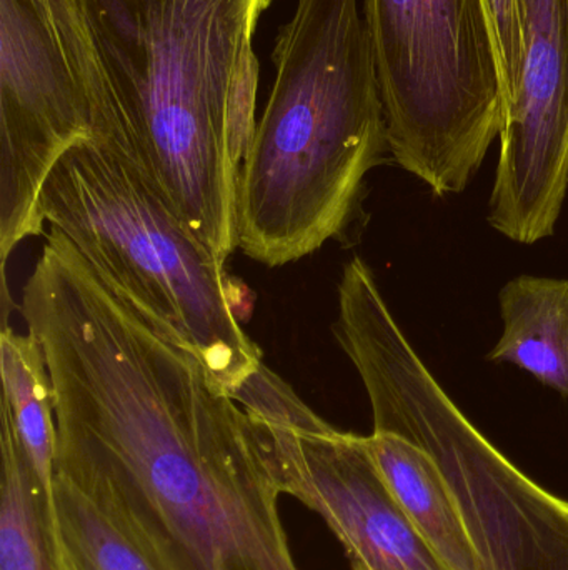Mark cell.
<instances>
[{"mask_svg": "<svg viewBox=\"0 0 568 570\" xmlns=\"http://www.w3.org/2000/svg\"><path fill=\"white\" fill-rule=\"evenodd\" d=\"M393 159L434 190L460 194L504 124L486 0H363Z\"/></svg>", "mask_w": 568, "mask_h": 570, "instance_id": "obj_6", "label": "cell"}, {"mask_svg": "<svg viewBox=\"0 0 568 570\" xmlns=\"http://www.w3.org/2000/svg\"><path fill=\"white\" fill-rule=\"evenodd\" d=\"M496 36L497 56L502 73L504 112L519 79L522 37H520L519 6L517 0H486Z\"/></svg>", "mask_w": 568, "mask_h": 570, "instance_id": "obj_16", "label": "cell"}, {"mask_svg": "<svg viewBox=\"0 0 568 570\" xmlns=\"http://www.w3.org/2000/svg\"><path fill=\"white\" fill-rule=\"evenodd\" d=\"M519 79L504 112L489 223L519 244L556 233L568 193V0H517Z\"/></svg>", "mask_w": 568, "mask_h": 570, "instance_id": "obj_8", "label": "cell"}, {"mask_svg": "<svg viewBox=\"0 0 568 570\" xmlns=\"http://www.w3.org/2000/svg\"><path fill=\"white\" fill-rule=\"evenodd\" d=\"M276 82L237 179V247L282 267L352 220L387 144L359 0H299L273 49Z\"/></svg>", "mask_w": 568, "mask_h": 570, "instance_id": "obj_3", "label": "cell"}, {"mask_svg": "<svg viewBox=\"0 0 568 570\" xmlns=\"http://www.w3.org/2000/svg\"><path fill=\"white\" fill-rule=\"evenodd\" d=\"M333 332L366 387L373 432L432 458L484 569L568 570V501L527 478L454 404L360 257L343 267Z\"/></svg>", "mask_w": 568, "mask_h": 570, "instance_id": "obj_5", "label": "cell"}, {"mask_svg": "<svg viewBox=\"0 0 568 570\" xmlns=\"http://www.w3.org/2000/svg\"><path fill=\"white\" fill-rule=\"evenodd\" d=\"M282 494L319 514L352 570H449L380 474L367 438L297 431L260 421Z\"/></svg>", "mask_w": 568, "mask_h": 570, "instance_id": "obj_9", "label": "cell"}, {"mask_svg": "<svg viewBox=\"0 0 568 570\" xmlns=\"http://www.w3.org/2000/svg\"><path fill=\"white\" fill-rule=\"evenodd\" d=\"M92 137L82 83L50 0H0V259L40 236L43 184L63 154Z\"/></svg>", "mask_w": 568, "mask_h": 570, "instance_id": "obj_7", "label": "cell"}, {"mask_svg": "<svg viewBox=\"0 0 568 570\" xmlns=\"http://www.w3.org/2000/svg\"><path fill=\"white\" fill-rule=\"evenodd\" d=\"M39 213L117 298L197 355L227 394L263 364L236 315L226 264L126 160L96 140L76 144L47 177Z\"/></svg>", "mask_w": 568, "mask_h": 570, "instance_id": "obj_4", "label": "cell"}, {"mask_svg": "<svg viewBox=\"0 0 568 570\" xmlns=\"http://www.w3.org/2000/svg\"><path fill=\"white\" fill-rule=\"evenodd\" d=\"M367 445L390 491L442 564L449 570H486L432 458L389 432H373Z\"/></svg>", "mask_w": 568, "mask_h": 570, "instance_id": "obj_10", "label": "cell"}, {"mask_svg": "<svg viewBox=\"0 0 568 570\" xmlns=\"http://www.w3.org/2000/svg\"><path fill=\"white\" fill-rule=\"evenodd\" d=\"M53 549L59 570H157L79 488L56 475Z\"/></svg>", "mask_w": 568, "mask_h": 570, "instance_id": "obj_14", "label": "cell"}, {"mask_svg": "<svg viewBox=\"0 0 568 570\" xmlns=\"http://www.w3.org/2000/svg\"><path fill=\"white\" fill-rule=\"evenodd\" d=\"M230 397L236 399L252 417L269 424L312 434H326L336 429L307 407L290 385L263 364Z\"/></svg>", "mask_w": 568, "mask_h": 570, "instance_id": "obj_15", "label": "cell"}, {"mask_svg": "<svg viewBox=\"0 0 568 570\" xmlns=\"http://www.w3.org/2000/svg\"><path fill=\"white\" fill-rule=\"evenodd\" d=\"M499 304L504 331L489 361L517 365L568 397V279L516 277Z\"/></svg>", "mask_w": 568, "mask_h": 570, "instance_id": "obj_11", "label": "cell"}, {"mask_svg": "<svg viewBox=\"0 0 568 570\" xmlns=\"http://www.w3.org/2000/svg\"><path fill=\"white\" fill-rule=\"evenodd\" d=\"M2 404L9 409L30 468L53 512L57 425L53 387L46 355L32 334L3 325L0 335Z\"/></svg>", "mask_w": 568, "mask_h": 570, "instance_id": "obj_12", "label": "cell"}, {"mask_svg": "<svg viewBox=\"0 0 568 570\" xmlns=\"http://www.w3.org/2000/svg\"><path fill=\"white\" fill-rule=\"evenodd\" d=\"M49 229L20 311L52 381L56 475L157 570H299L260 422Z\"/></svg>", "mask_w": 568, "mask_h": 570, "instance_id": "obj_1", "label": "cell"}, {"mask_svg": "<svg viewBox=\"0 0 568 570\" xmlns=\"http://www.w3.org/2000/svg\"><path fill=\"white\" fill-rule=\"evenodd\" d=\"M0 451V570H59L50 534L52 511L3 404Z\"/></svg>", "mask_w": 568, "mask_h": 570, "instance_id": "obj_13", "label": "cell"}, {"mask_svg": "<svg viewBox=\"0 0 568 570\" xmlns=\"http://www.w3.org/2000/svg\"><path fill=\"white\" fill-rule=\"evenodd\" d=\"M272 0H50L92 137L226 264L256 129L253 36Z\"/></svg>", "mask_w": 568, "mask_h": 570, "instance_id": "obj_2", "label": "cell"}]
</instances>
